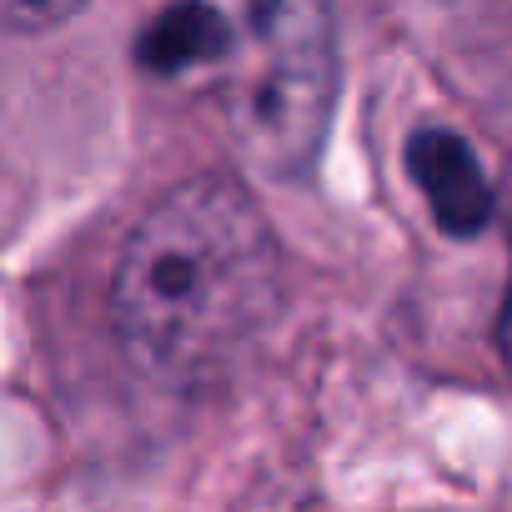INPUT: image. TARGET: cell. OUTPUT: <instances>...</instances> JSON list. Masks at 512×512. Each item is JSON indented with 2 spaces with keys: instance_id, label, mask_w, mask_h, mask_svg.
<instances>
[{
  "instance_id": "cell-1",
  "label": "cell",
  "mask_w": 512,
  "mask_h": 512,
  "mask_svg": "<svg viewBox=\"0 0 512 512\" xmlns=\"http://www.w3.org/2000/svg\"><path fill=\"white\" fill-rule=\"evenodd\" d=\"M287 307V251L236 176L171 186L126 236L111 322L126 357L166 387H206L267 342Z\"/></svg>"
},
{
  "instance_id": "cell-2",
  "label": "cell",
  "mask_w": 512,
  "mask_h": 512,
  "mask_svg": "<svg viewBox=\"0 0 512 512\" xmlns=\"http://www.w3.org/2000/svg\"><path fill=\"white\" fill-rule=\"evenodd\" d=\"M236 51L216 71V106L231 146L272 181L312 171L332 101L337 41L327 0H241Z\"/></svg>"
},
{
  "instance_id": "cell-3",
  "label": "cell",
  "mask_w": 512,
  "mask_h": 512,
  "mask_svg": "<svg viewBox=\"0 0 512 512\" xmlns=\"http://www.w3.org/2000/svg\"><path fill=\"white\" fill-rule=\"evenodd\" d=\"M407 171L432 201V216L452 236H477L492 216V186L477 166V151L442 126H422L407 136Z\"/></svg>"
},
{
  "instance_id": "cell-4",
  "label": "cell",
  "mask_w": 512,
  "mask_h": 512,
  "mask_svg": "<svg viewBox=\"0 0 512 512\" xmlns=\"http://www.w3.org/2000/svg\"><path fill=\"white\" fill-rule=\"evenodd\" d=\"M236 51V16L211 0H176L136 41V61L151 76L221 71Z\"/></svg>"
},
{
  "instance_id": "cell-5",
  "label": "cell",
  "mask_w": 512,
  "mask_h": 512,
  "mask_svg": "<svg viewBox=\"0 0 512 512\" xmlns=\"http://www.w3.org/2000/svg\"><path fill=\"white\" fill-rule=\"evenodd\" d=\"M86 6H91V0H0V11H6V31H16V36L56 31V26H66Z\"/></svg>"
},
{
  "instance_id": "cell-6",
  "label": "cell",
  "mask_w": 512,
  "mask_h": 512,
  "mask_svg": "<svg viewBox=\"0 0 512 512\" xmlns=\"http://www.w3.org/2000/svg\"><path fill=\"white\" fill-rule=\"evenodd\" d=\"M502 221H507V241H512V166H507V176H502ZM497 347H502V362H507V372H512V287H507V302H502Z\"/></svg>"
}]
</instances>
